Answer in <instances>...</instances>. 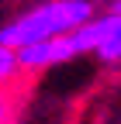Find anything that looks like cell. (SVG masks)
I'll return each mask as SVG.
<instances>
[{
    "mask_svg": "<svg viewBox=\"0 0 121 124\" xmlns=\"http://www.w3.org/2000/svg\"><path fill=\"white\" fill-rule=\"evenodd\" d=\"M90 17H94V4L90 0H49L42 7L24 10L10 24H4L0 28V41L10 45V48H24V45L66 35V31L86 24Z\"/></svg>",
    "mask_w": 121,
    "mask_h": 124,
    "instance_id": "1",
    "label": "cell"
},
{
    "mask_svg": "<svg viewBox=\"0 0 121 124\" xmlns=\"http://www.w3.org/2000/svg\"><path fill=\"white\" fill-rule=\"evenodd\" d=\"M97 55L104 62H121V14L118 10H111V31L97 45Z\"/></svg>",
    "mask_w": 121,
    "mask_h": 124,
    "instance_id": "2",
    "label": "cell"
},
{
    "mask_svg": "<svg viewBox=\"0 0 121 124\" xmlns=\"http://www.w3.org/2000/svg\"><path fill=\"white\" fill-rule=\"evenodd\" d=\"M17 69H21L17 48H10V45H4V41H0V83H7Z\"/></svg>",
    "mask_w": 121,
    "mask_h": 124,
    "instance_id": "3",
    "label": "cell"
},
{
    "mask_svg": "<svg viewBox=\"0 0 121 124\" xmlns=\"http://www.w3.org/2000/svg\"><path fill=\"white\" fill-rule=\"evenodd\" d=\"M7 117H10V100H7L4 86H0V124H7Z\"/></svg>",
    "mask_w": 121,
    "mask_h": 124,
    "instance_id": "4",
    "label": "cell"
},
{
    "mask_svg": "<svg viewBox=\"0 0 121 124\" xmlns=\"http://www.w3.org/2000/svg\"><path fill=\"white\" fill-rule=\"evenodd\" d=\"M114 10H118V14H121V0H118V4H114Z\"/></svg>",
    "mask_w": 121,
    "mask_h": 124,
    "instance_id": "5",
    "label": "cell"
}]
</instances>
